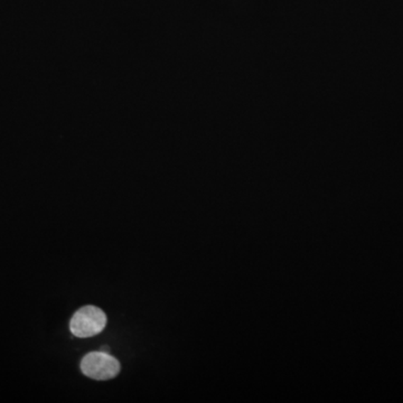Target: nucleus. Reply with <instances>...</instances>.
I'll return each instance as SVG.
<instances>
[{"mask_svg": "<svg viewBox=\"0 0 403 403\" xmlns=\"http://www.w3.org/2000/svg\"><path fill=\"white\" fill-rule=\"evenodd\" d=\"M106 315L101 308L88 305L80 308L72 316L70 331L80 338L96 336L106 326Z\"/></svg>", "mask_w": 403, "mask_h": 403, "instance_id": "1", "label": "nucleus"}, {"mask_svg": "<svg viewBox=\"0 0 403 403\" xmlns=\"http://www.w3.org/2000/svg\"><path fill=\"white\" fill-rule=\"evenodd\" d=\"M81 371L85 377L96 381H106L117 377L119 374V361L109 353L91 352L88 353L81 361Z\"/></svg>", "mask_w": 403, "mask_h": 403, "instance_id": "2", "label": "nucleus"}, {"mask_svg": "<svg viewBox=\"0 0 403 403\" xmlns=\"http://www.w3.org/2000/svg\"><path fill=\"white\" fill-rule=\"evenodd\" d=\"M101 350H102V352L110 353V348H108V346H102Z\"/></svg>", "mask_w": 403, "mask_h": 403, "instance_id": "3", "label": "nucleus"}]
</instances>
